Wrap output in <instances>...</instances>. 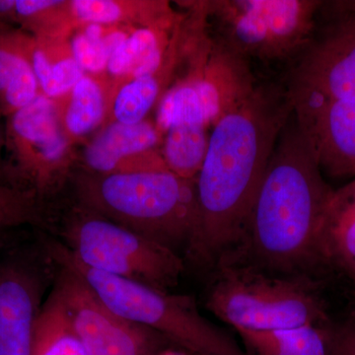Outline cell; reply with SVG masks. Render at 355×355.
<instances>
[{
	"mask_svg": "<svg viewBox=\"0 0 355 355\" xmlns=\"http://www.w3.org/2000/svg\"><path fill=\"white\" fill-rule=\"evenodd\" d=\"M293 103L282 78L259 80L252 95L214 127L196 179L198 220L187 247L193 261L218 266L237 245Z\"/></svg>",
	"mask_w": 355,
	"mask_h": 355,
	"instance_id": "1",
	"label": "cell"
},
{
	"mask_svg": "<svg viewBox=\"0 0 355 355\" xmlns=\"http://www.w3.org/2000/svg\"><path fill=\"white\" fill-rule=\"evenodd\" d=\"M291 114L266 167L239 242L248 266L297 277L321 263L319 238L334 189Z\"/></svg>",
	"mask_w": 355,
	"mask_h": 355,
	"instance_id": "2",
	"label": "cell"
},
{
	"mask_svg": "<svg viewBox=\"0 0 355 355\" xmlns=\"http://www.w3.org/2000/svg\"><path fill=\"white\" fill-rule=\"evenodd\" d=\"M72 198L104 218L171 248L188 247L198 220L196 180L170 170L95 175L76 170Z\"/></svg>",
	"mask_w": 355,
	"mask_h": 355,
	"instance_id": "3",
	"label": "cell"
},
{
	"mask_svg": "<svg viewBox=\"0 0 355 355\" xmlns=\"http://www.w3.org/2000/svg\"><path fill=\"white\" fill-rule=\"evenodd\" d=\"M259 80L251 62L214 38L202 18L181 71L156 106L154 121L163 135L179 123L214 127L246 101Z\"/></svg>",
	"mask_w": 355,
	"mask_h": 355,
	"instance_id": "4",
	"label": "cell"
},
{
	"mask_svg": "<svg viewBox=\"0 0 355 355\" xmlns=\"http://www.w3.org/2000/svg\"><path fill=\"white\" fill-rule=\"evenodd\" d=\"M48 252L58 265L78 273L107 307L130 323L155 331L198 355H246L232 338L200 315L191 296L159 291L89 268L74 260L60 243H51Z\"/></svg>",
	"mask_w": 355,
	"mask_h": 355,
	"instance_id": "5",
	"label": "cell"
},
{
	"mask_svg": "<svg viewBox=\"0 0 355 355\" xmlns=\"http://www.w3.org/2000/svg\"><path fill=\"white\" fill-rule=\"evenodd\" d=\"M205 306L236 331L329 323L323 303L308 280L266 273L243 263H219Z\"/></svg>",
	"mask_w": 355,
	"mask_h": 355,
	"instance_id": "6",
	"label": "cell"
},
{
	"mask_svg": "<svg viewBox=\"0 0 355 355\" xmlns=\"http://www.w3.org/2000/svg\"><path fill=\"white\" fill-rule=\"evenodd\" d=\"M60 209L62 244L78 263L159 291L177 286L184 261L175 250L104 218L72 198Z\"/></svg>",
	"mask_w": 355,
	"mask_h": 355,
	"instance_id": "7",
	"label": "cell"
},
{
	"mask_svg": "<svg viewBox=\"0 0 355 355\" xmlns=\"http://www.w3.org/2000/svg\"><path fill=\"white\" fill-rule=\"evenodd\" d=\"M322 0H207L214 38L238 55L265 64L297 58L309 41Z\"/></svg>",
	"mask_w": 355,
	"mask_h": 355,
	"instance_id": "8",
	"label": "cell"
},
{
	"mask_svg": "<svg viewBox=\"0 0 355 355\" xmlns=\"http://www.w3.org/2000/svg\"><path fill=\"white\" fill-rule=\"evenodd\" d=\"M7 184L32 191L50 205L69 188L78 162V147L60 125L55 103L40 95L6 119Z\"/></svg>",
	"mask_w": 355,
	"mask_h": 355,
	"instance_id": "9",
	"label": "cell"
},
{
	"mask_svg": "<svg viewBox=\"0 0 355 355\" xmlns=\"http://www.w3.org/2000/svg\"><path fill=\"white\" fill-rule=\"evenodd\" d=\"M282 78L292 102H355V0H322L309 41Z\"/></svg>",
	"mask_w": 355,
	"mask_h": 355,
	"instance_id": "10",
	"label": "cell"
},
{
	"mask_svg": "<svg viewBox=\"0 0 355 355\" xmlns=\"http://www.w3.org/2000/svg\"><path fill=\"white\" fill-rule=\"evenodd\" d=\"M58 266L60 272L53 289L86 355H154L162 336L116 315L78 273Z\"/></svg>",
	"mask_w": 355,
	"mask_h": 355,
	"instance_id": "11",
	"label": "cell"
},
{
	"mask_svg": "<svg viewBox=\"0 0 355 355\" xmlns=\"http://www.w3.org/2000/svg\"><path fill=\"white\" fill-rule=\"evenodd\" d=\"M163 137L149 119L137 123L111 121L79 147L76 170L116 175L168 169L161 154Z\"/></svg>",
	"mask_w": 355,
	"mask_h": 355,
	"instance_id": "12",
	"label": "cell"
},
{
	"mask_svg": "<svg viewBox=\"0 0 355 355\" xmlns=\"http://www.w3.org/2000/svg\"><path fill=\"white\" fill-rule=\"evenodd\" d=\"M292 103L322 172L355 177V102L307 98Z\"/></svg>",
	"mask_w": 355,
	"mask_h": 355,
	"instance_id": "13",
	"label": "cell"
},
{
	"mask_svg": "<svg viewBox=\"0 0 355 355\" xmlns=\"http://www.w3.org/2000/svg\"><path fill=\"white\" fill-rule=\"evenodd\" d=\"M42 294L33 263L21 258L0 263V355H32Z\"/></svg>",
	"mask_w": 355,
	"mask_h": 355,
	"instance_id": "14",
	"label": "cell"
},
{
	"mask_svg": "<svg viewBox=\"0 0 355 355\" xmlns=\"http://www.w3.org/2000/svg\"><path fill=\"white\" fill-rule=\"evenodd\" d=\"M190 38L191 26L184 16L163 64L150 76L133 79L119 90L107 123H137L148 119L149 113L156 108L181 71Z\"/></svg>",
	"mask_w": 355,
	"mask_h": 355,
	"instance_id": "15",
	"label": "cell"
},
{
	"mask_svg": "<svg viewBox=\"0 0 355 355\" xmlns=\"http://www.w3.org/2000/svg\"><path fill=\"white\" fill-rule=\"evenodd\" d=\"M67 139L83 146L109 121L114 93L107 74L85 73L67 94L53 100Z\"/></svg>",
	"mask_w": 355,
	"mask_h": 355,
	"instance_id": "16",
	"label": "cell"
},
{
	"mask_svg": "<svg viewBox=\"0 0 355 355\" xmlns=\"http://www.w3.org/2000/svg\"><path fill=\"white\" fill-rule=\"evenodd\" d=\"M183 16L172 25L135 28L110 58L106 74L111 81L114 99L125 84L139 77L150 76L161 67L171 50Z\"/></svg>",
	"mask_w": 355,
	"mask_h": 355,
	"instance_id": "17",
	"label": "cell"
},
{
	"mask_svg": "<svg viewBox=\"0 0 355 355\" xmlns=\"http://www.w3.org/2000/svg\"><path fill=\"white\" fill-rule=\"evenodd\" d=\"M32 35L0 24V114L6 120L41 95L30 60Z\"/></svg>",
	"mask_w": 355,
	"mask_h": 355,
	"instance_id": "18",
	"label": "cell"
},
{
	"mask_svg": "<svg viewBox=\"0 0 355 355\" xmlns=\"http://www.w3.org/2000/svg\"><path fill=\"white\" fill-rule=\"evenodd\" d=\"M69 6L76 27L88 23L135 28L172 25L183 15L165 0H69Z\"/></svg>",
	"mask_w": 355,
	"mask_h": 355,
	"instance_id": "19",
	"label": "cell"
},
{
	"mask_svg": "<svg viewBox=\"0 0 355 355\" xmlns=\"http://www.w3.org/2000/svg\"><path fill=\"white\" fill-rule=\"evenodd\" d=\"M321 263H330L355 280V177L334 191L319 238Z\"/></svg>",
	"mask_w": 355,
	"mask_h": 355,
	"instance_id": "20",
	"label": "cell"
},
{
	"mask_svg": "<svg viewBox=\"0 0 355 355\" xmlns=\"http://www.w3.org/2000/svg\"><path fill=\"white\" fill-rule=\"evenodd\" d=\"M30 60L41 94L57 100L84 76L77 64L69 38H36L32 36Z\"/></svg>",
	"mask_w": 355,
	"mask_h": 355,
	"instance_id": "21",
	"label": "cell"
},
{
	"mask_svg": "<svg viewBox=\"0 0 355 355\" xmlns=\"http://www.w3.org/2000/svg\"><path fill=\"white\" fill-rule=\"evenodd\" d=\"M328 324L275 331H236L254 355H328Z\"/></svg>",
	"mask_w": 355,
	"mask_h": 355,
	"instance_id": "22",
	"label": "cell"
},
{
	"mask_svg": "<svg viewBox=\"0 0 355 355\" xmlns=\"http://www.w3.org/2000/svg\"><path fill=\"white\" fill-rule=\"evenodd\" d=\"M135 29L128 26L94 23L77 26L70 35L69 42L77 64L84 73L106 74L114 51Z\"/></svg>",
	"mask_w": 355,
	"mask_h": 355,
	"instance_id": "23",
	"label": "cell"
},
{
	"mask_svg": "<svg viewBox=\"0 0 355 355\" xmlns=\"http://www.w3.org/2000/svg\"><path fill=\"white\" fill-rule=\"evenodd\" d=\"M207 128L193 123L173 125L163 137L161 154L170 171L186 180L197 179L209 144Z\"/></svg>",
	"mask_w": 355,
	"mask_h": 355,
	"instance_id": "24",
	"label": "cell"
},
{
	"mask_svg": "<svg viewBox=\"0 0 355 355\" xmlns=\"http://www.w3.org/2000/svg\"><path fill=\"white\" fill-rule=\"evenodd\" d=\"M32 355H86L55 289L42 306Z\"/></svg>",
	"mask_w": 355,
	"mask_h": 355,
	"instance_id": "25",
	"label": "cell"
},
{
	"mask_svg": "<svg viewBox=\"0 0 355 355\" xmlns=\"http://www.w3.org/2000/svg\"><path fill=\"white\" fill-rule=\"evenodd\" d=\"M17 27L36 38H69L76 26L69 0H16Z\"/></svg>",
	"mask_w": 355,
	"mask_h": 355,
	"instance_id": "26",
	"label": "cell"
},
{
	"mask_svg": "<svg viewBox=\"0 0 355 355\" xmlns=\"http://www.w3.org/2000/svg\"><path fill=\"white\" fill-rule=\"evenodd\" d=\"M48 205L32 191L0 184V227L12 230L21 226H44Z\"/></svg>",
	"mask_w": 355,
	"mask_h": 355,
	"instance_id": "27",
	"label": "cell"
},
{
	"mask_svg": "<svg viewBox=\"0 0 355 355\" xmlns=\"http://www.w3.org/2000/svg\"><path fill=\"white\" fill-rule=\"evenodd\" d=\"M328 355H355V317L328 324Z\"/></svg>",
	"mask_w": 355,
	"mask_h": 355,
	"instance_id": "28",
	"label": "cell"
},
{
	"mask_svg": "<svg viewBox=\"0 0 355 355\" xmlns=\"http://www.w3.org/2000/svg\"><path fill=\"white\" fill-rule=\"evenodd\" d=\"M16 0H0V24L17 27Z\"/></svg>",
	"mask_w": 355,
	"mask_h": 355,
	"instance_id": "29",
	"label": "cell"
},
{
	"mask_svg": "<svg viewBox=\"0 0 355 355\" xmlns=\"http://www.w3.org/2000/svg\"><path fill=\"white\" fill-rule=\"evenodd\" d=\"M4 148H6V120H4L1 114H0V184H2V186H8L6 177Z\"/></svg>",
	"mask_w": 355,
	"mask_h": 355,
	"instance_id": "30",
	"label": "cell"
},
{
	"mask_svg": "<svg viewBox=\"0 0 355 355\" xmlns=\"http://www.w3.org/2000/svg\"><path fill=\"white\" fill-rule=\"evenodd\" d=\"M8 231L10 230H8V229L0 227V241H1L2 237H3L4 234H6Z\"/></svg>",
	"mask_w": 355,
	"mask_h": 355,
	"instance_id": "31",
	"label": "cell"
},
{
	"mask_svg": "<svg viewBox=\"0 0 355 355\" xmlns=\"http://www.w3.org/2000/svg\"><path fill=\"white\" fill-rule=\"evenodd\" d=\"M154 355H183V354H176V352H164V354H154Z\"/></svg>",
	"mask_w": 355,
	"mask_h": 355,
	"instance_id": "32",
	"label": "cell"
},
{
	"mask_svg": "<svg viewBox=\"0 0 355 355\" xmlns=\"http://www.w3.org/2000/svg\"><path fill=\"white\" fill-rule=\"evenodd\" d=\"M354 282H355V280H354Z\"/></svg>",
	"mask_w": 355,
	"mask_h": 355,
	"instance_id": "33",
	"label": "cell"
}]
</instances>
